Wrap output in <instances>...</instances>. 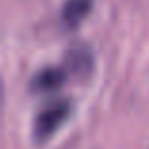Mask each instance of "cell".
<instances>
[{"label": "cell", "instance_id": "6da1fadb", "mask_svg": "<svg viewBox=\"0 0 149 149\" xmlns=\"http://www.w3.org/2000/svg\"><path fill=\"white\" fill-rule=\"evenodd\" d=\"M72 115V102L62 98L47 104L34 119V134L38 140H45L58 130Z\"/></svg>", "mask_w": 149, "mask_h": 149}, {"label": "cell", "instance_id": "7a4b0ae2", "mask_svg": "<svg viewBox=\"0 0 149 149\" xmlns=\"http://www.w3.org/2000/svg\"><path fill=\"white\" fill-rule=\"evenodd\" d=\"M66 74L64 68H57V66H47V68L40 70L30 81V89L36 93H49V91H57L64 85Z\"/></svg>", "mask_w": 149, "mask_h": 149}, {"label": "cell", "instance_id": "3957f363", "mask_svg": "<svg viewBox=\"0 0 149 149\" xmlns=\"http://www.w3.org/2000/svg\"><path fill=\"white\" fill-rule=\"evenodd\" d=\"M93 70V55L87 47H74L66 57V74L87 77Z\"/></svg>", "mask_w": 149, "mask_h": 149}, {"label": "cell", "instance_id": "277c9868", "mask_svg": "<svg viewBox=\"0 0 149 149\" xmlns=\"http://www.w3.org/2000/svg\"><path fill=\"white\" fill-rule=\"evenodd\" d=\"M93 4H95V0H66L61 10L62 23L66 26H77L91 13Z\"/></svg>", "mask_w": 149, "mask_h": 149}, {"label": "cell", "instance_id": "5b68a950", "mask_svg": "<svg viewBox=\"0 0 149 149\" xmlns=\"http://www.w3.org/2000/svg\"><path fill=\"white\" fill-rule=\"evenodd\" d=\"M0 93H2V89H0Z\"/></svg>", "mask_w": 149, "mask_h": 149}]
</instances>
